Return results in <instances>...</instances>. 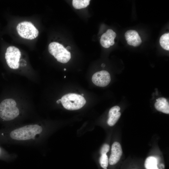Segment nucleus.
Returning a JSON list of instances; mask_svg holds the SVG:
<instances>
[{
  "label": "nucleus",
  "mask_w": 169,
  "mask_h": 169,
  "mask_svg": "<svg viewBox=\"0 0 169 169\" xmlns=\"http://www.w3.org/2000/svg\"><path fill=\"white\" fill-rule=\"evenodd\" d=\"M42 131V127L38 125H29L13 130L10 132V136L12 139L15 140L27 141L34 139Z\"/></svg>",
  "instance_id": "1"
},
{
  "label": "nucleus",
  "mask_w": 169,
  "mask_h": 169,
  "mask_svg": "<svg viewBox=\"0 0 169 169\" xmlns=\"http://www.w3.org/2000/svg\"><path fill=\"white\" fill-rule=\"evenodd\" d=\"M61 100L64 107L71 110L81 109L86 102L85 99L81 95L73 93L64 95Z\"/></svg>",
  "instance_id": "2"
},
{
  "label": "nucleus",
  "mask_w": 169,
  "mask_h": 169,
  "mask_svg": "<svg viewBox=\"0 0 169 169\" xmlns=\"http://www.w3.org/2000/svg\"><path fill=\"white\" fill-rule=\"evenodd\" d=\"M48 49L49 53L60 63H67L71 58L70 52L58 42L50 43L49 45Z\"/></svg>",
  "instance_id": "3"
},
{
  "label": "nucleus",
  "mask_w": 169,
  "mask_h": 169,
  "mask_svg": "<svg viewBox=\"0 0 169 169\" xmlns=\"http://www.w3.org/2000/svg\"><path fill=\"white\" fill-rule=\"evenodd\" d=\"M19 110L15 106L9 99L3 100L0 104V117L3 119L9 121L14 119L19 115Z\"/></svg>",
  "instance_id": "4"
},
{
  "label": "nucleus",
  "mask_w": 169,
  "mask_h": 169,
  "mask_svg": "<svg viewBox=\"0 0 169 169\" xmlns=\"http://www.w3.org/2000/svg\"><path fill=\"white\" fill-rule=\"evenodd\" d=\"M16 29L20 37L28 39L36 38L39 34L38 30L30 22L25 21L19 23L17 26Z\"/></svg>",
  "instance_id": "5"
},
{
  "label": "nucleus",
  "mask_w": 169,
  "mask_h": 169,
  "mask_svg": "<svg viewBox=\"0 0 169 169\" xmlns=\"http://www.w3.org/2000/svg\"><path fill=\"white\" fill-rule=\"evenodd\" d=\"M21 56L19 49L14 46H10L7 49L5 58L8 66L16 69L19 67V61Z\"/></svg>",
  "instance_id": "6"
},
{
  "label": "nucleus",
  "mask_w": 169,
  "mask_h": 169,
  "mask_svg": "<svg viewBox=\"0 0 169 169\" xmlns=\"http://www.w3.org/2000/svg\"><path fill=\"white\" fill-rule=\"evenodd\" d=\"M92 80L96 86L104 87L107 86L111 81L109 73L105 70H102L95 73L92 76Z\"/></svg>",
  "instance_id": "7"
},
{
  "label": "nucleus",
  "mask_w": 169,
  "mask_h": 169,
  "mask_svg": "<svg viewBox=\"0 0 169 169\" xmlns=\"http://www.w3.org/2000/svg\"><path fill=\"white\" fill-rule=\"evenodd\" d=\"M122 154V150L120 144L118 142H115L112 144L111 148V154L109 159L110 165L117 163L120 160Z\"/></svg>",
  "instance_id": "8"
},
{
  "label": "nucleus",
  "mask_w": 169,
  "mask_h": 169,
  "mask_svg": "<svg viewBox=\"0 0 169 169\" xmlns=\"http://www.w3.org/2000/svg\"><path fill=\"white\" fill-rule=\"evenodd\" d=\"M120 108L118 106H115L111 108L108 113V119L107 123L110 126L114 125L120 118L121 114L119 111Z\"/></svg>",
  "instance_id": "9"
},
{
  "label": "nucleus",
  "mask_w": 169,
  "mask_h": 169,
  "mask_svg": "<svg viewBox=\"0 0 169 169\" xmlns=\"http://www.w3.org/2000/svg\"><path fill=\"white\" fill-rule=\"evenodd\" d=\"M154 106L158 111L163 113L169 114V104L167 100L164 97H160L156 100Z\"/></svg>",
  "instance_id": "10"
},
{
  "label": "nucleus",
  "mask_w": 169,
  "mask_h": 169,
  "mask_svg": "<svg viewBox=\"0 0 169 169\" xmlns=\"http://www.w3.org/2000/svg\"><path fill=\"white\" fill-rule=\"evenodd\" d=\"M157 164V159L154 156H151L146 159L144 166L146 169H159Z\"/></svg>",
  "instance_id": "11"
},
{
  "label": "nucleus",
  "mask_w": 169,
  "mask_h": 169,
  "mask_svg": "<svg viewBox=\"0 0 169 169\" xmlns=\"http://www.w3.org/2000/svg\"><path fill=\"white\" fill-rule=\"evenodd\" d=\"M160 43L161 47L164 49L169 50V33L162 35L160 39Z\"/></svg>",
  "instance_id": "12"
},
{
  "label": "nucleus",
  "mask_w": 169,
  "mask_h": 169,
  "mask_svg": "<svg viewBox=\"0 0 169 169\" xmlns=\"http://www.w3.org/2000/svg\"><path fill=\"white\" fill-rule=\"evenodd\" d=\"M89 0H73L72 5L75 9H80L86 7L90 4Z\"/></svg>",
  "instance_id": "13"
},
{
  "label": "nucleus",
  "mask_w": 169,
  "mask_h": 169,
  "mask_svg": "<svg viewBox=\"0 0 169 169\" xmlns=\"http://www.w3.org/2000/svg\"><path fill=\"white\" fill-rule=\"evenodd\" d=\"M100 163L101 167L104 169H107L109 161L106 154L101 155L100 158Z\"/></svg>",
  "instance_id": "14"
},
{
  "label": "nucleus",
  "mask_w": 169,
  "mask_h": 169,
  "mask_svg": "<svg viewBox=\"0 0 169 169\" xmlns=\"http://www.w3.org/2000/svg\"><path fill=\"white\" fill-rule=\"evenodd\" d=\"M110 149V146L107 144H104L100 150V153L101 155L106 154Z\"/></svg>",
  "instance_id": "15"
},
{
  "label": "nucleus",
  "mask_w": 169,
  "mask_h": 169,
  "mask_svg": "<svg viewBox=\"0 0 169 169\" xmlns=\"http://www.w3.org/2000/svg\"><path fill=\"white\" fill-rule=\"evenodd\" d=\"M61 100L59 99L57 101V103L58 104H59L61 102Z\"/></svg>",
  "instance_id": "16"
},
{
  "label": "nucleus",
  "mask_w": 169,
  "mask_h": 169,
  "mask_svg": "<svg viewBox=\"0 0 169 169\" xmlns=\"http://www.w3.org/2000/svg\"><path fill=\"white\" fill-rule=\"evenodd\" d=\"M70 48L71 47L70 46H68L66 48V49L67 50V49H70Z\"/></svg>",
  "instance_id": "17"
},
{
  "label": "nucleus",
  "mask_w": 169,
  "mask_h": 169,
  "mask_svg": "<svg viewBox=\"0 0 169 169\" xmlns=\"http://www.w3.org/2000/svg\"><path fill=\"white\" fill-rule=\"evenodd\" d=\"M101 66L102 67H104L105 66V64H104L103 63L101 64Z\"/></svg>",
  "instance_id": "18"
},
{
  "label": "nucleus",
  "mask_w": 169,
  "mask_h": 169,
  "mask_svg": "<svg viewBox=\"0 0 169 169\" xmlns=\"http://www.w3.org/2000/svg\"><path fill=\"white\" fill-rule=\"evenodd\" d=\"M66 70V69H65V68H64V71Z\"/></svg>",
  "instance_id": "19"
},
{
  "label": "nucleus",
  "mask_w": 169,
  "mask_h": 169,
  "mask_svg": "<svg viewBox=\"0 0 169 169\" xmlns=\"http://www.w3.org/2000/svg\"><path fill=\"white\" fill-rule=\"evenodd\" d=\"M84 95L83 94H81V95H82V96H84Z\"/></svg>",
  "instance_id": "20"
},
{
  "label": "nucleus",
  "mask_w": 169,
  "mask_h": 169,
  "mask_svg": "<svg viewBox=\"0 0 169 169\" xmlns=\"http://www.w3.org/2000/svg\"><path fill=\"white\" fill-rule=\"evenodd\" d=\"M65 77H66V76H64V78H65Z\"/></svg>",
  "instance_id": "21"
}]
</instances>
